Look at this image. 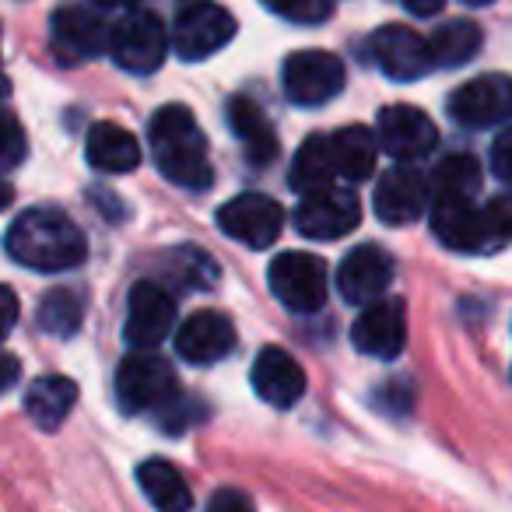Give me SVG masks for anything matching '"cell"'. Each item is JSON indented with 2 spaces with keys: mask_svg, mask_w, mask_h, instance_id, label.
Instances as JSON below:
<instances>
[{
  "mask_svg": "<svg viewBox=\"0 0 512 512\" xmlns=\"http://www.w3.org/2000/svg\"><path fill=\"white\" fill-rule=\"evenodd\" d=\"M4 249L15 264L29 267V271L60 274L85 260L88 242L60 207H29L11 221Z\"/></svg>",
  "mask_w": 512,
  "mask_h": 512,
  "instance_id": "cell-1",
  "label": "cell"
},
{
  "mask_svg": "<svg viewBox=\"0 0 512 512\" xmlns=\"http://www.w3.org/2000/svg\"><path fill=\"white\" fill-rule=\"evenodd\" d=\"M151 155L169 183L183 190H207L214 179L211 155H207V137L197 127L186 106H162L151 116L148 127Z\"/></svg>",
  "mask_w": 512,
  "mask_h": 512,
  "instance_id": "cell-2",
  "label": "cell"
},
{
  "mask_svg": "<svg viewBox=\"0 0 512 512\" xmlns=\"http://www.w3.org/2000/svg\"><path fill=\"white\" fill-rule=\"evenodd\" d=\"M267 281H271V292L288 313L295 316H313L323 309L330 292V274L327 264L313 253H299V249H288V253L274 256L271 271H267Z\"/></svg>",
  "mask_w": 512,
  "mask_h": 512,
  "instance_id": "cell-3",
  "label": "cell"
},
{
  "mask_svg": "<svg viewBox=\"0 0 512 512\" xmlns=\"http://www.w3.org/2000/svg\"><path fill=\"white\" fill-rule=\"evenodd\" d=\"M176 397H179L176 372L158 355L137 351V355L123 358L120 369H116V404H120L123 414L162 411Z\"/></svg>",
  "mask_w": 512,
  "mask_h": 512,
  "instance_id": "cell-4",
  "label": "cell"
},
{
  "mask_svg": "<svg viewBox=\"0 0 512 512\" xmlns=\"http://www.w3.org/2000/svg\"><path fill=\"white\" fill-rule=\"evenodd\" d=\"M169 32L162 18L151 11H130L120 25H113V60L130 74H155L169 53Z\"/></svg>",
  "mask_w": 512,
  "mask_h": 512,
  "instance_id": "cell-5",
  "label": "cell"
},
{
  "mask_svg": "<svg viewBox=\"0 0 512 512\" xmlns=\"http://www.w3.org/2000/svg\"><path fill=\"white\" fill-rule=\"evenodd\" d=\"M281 85L295 106H323L344 88V64L327 50L292 53L281 67Z\"/></svg>",
  "mask_w": 512,
  "mask_h": 512,
  "instance_id": "cell-6",
  "label": "cell"
},
{
  "mask_svg": "<svg viewBox=\"0 0 512 512\" xmlns=\"http://www.w3.org/2000/svg\"><path fill=\"white\" fill-rule=\"evenodd\" d=\"M232 36H235V18L221 4L197 0V4L179 11L176 25H172V50L183 60H207L221 46L232 43Z\"/></svg>",
  "mask_w": 512,
  "mask_h": 512,
  "instance_id": "cell-7",
  "label": "cell"
},
{
  "mask_svg": "<svg viewBox=\"0 0 512 512\" xmlns=\"http://www.w3.org/2000/svg\"><path fill=\"white\" fill-rule=\"evenodd\" d=\"M218 225L228 239L242 242L249 249H267L281 235L285 225V211L278 200L267 193H239L218 211Z\"/></svg>",
  "mask_w": 512,
  "mask_h": 512,
  "instance_id": "cell-8",
  "label": "cell"
},
{
  "mask_svg": "<svg viewBox=\"0 0 512 512\" xmlns=\"http://www.w3.org/2000/svg\"><path fill=\"white\" fill-rule=\"evenodd\" d=\"M358 221H362V204H358V197L348 190H337V186L306 193V197L299 200V207H295V228H299L306 239H316V242L341 239Z\"/></svg>",
  "mask_w": 512,
  "mask_h": 512,
  "instance_id": "cell-9",
  "label": "cell"
},
{
  "mask_svg": "<svg viewBox=\"0 0 512 512\" xmlns=\"http://www.w3.org/2000/svg\"><path fill=\"white\" fill-rule=\"evenodd\" d=\"M50 43H53V53H57L64 64H81V60H92L109 50L113 29H109L92 8L67 4V8H60L57 15H53Z\"/></svg>",
  "mask_w": 512,
  "mask_h": 512,
  "instance_id": "cell-10",
  "label": "cell"
},
{
  "mask_svg": "<svg viewBox=\"0 0 512 512\" xmlns=\"http://www.w3.org/2000/svg\"><path fill=\"white\" fill-rule=\"evenodd\" d=\"M172 323H176V299L151 281L134 285L127 299V323H123V337L130 341V348L155 351L169 337Z\"/></svg>",
  "mask_w": 512,
  "mask_h": 512,
  "instance_id": "cell-11",
  "label": "cell"
},
{
  "mask_svg": "<svg viewBox=\"0 0 512 512\" xmlns=\"http://www.w3.org/2000/svg\"><path fill=\"white\" fill-rule=\"evenodd\" d=\"M369 53L379 71L393 81H418L435 67L428 39L418 36L414 29H407V25H386V29H379L369 43Z\"/></svg>",
  "mask_w": 512,
  "mask_h": 512,
  "instance_id": "cell-12",
  "label": "cell"
},
{
  "mask_svg": "<svg viewBox=\"0 0 512 512\" xmlns=\"http://www.w3.org/2000/svg\"><path fill=\"white\" fill-rule=\"evenodd\" d=\"M449 116L463 127H495L512 116V81L505 74H484L449 95Z\"/></svg>",
  "mask_w": 512,
  "mask_h": 512,
  "instance_id": "cell-13",
  "label": "cell"
},
{
  "mask_svg": "<svg viewBox=\"0 0 512 512\" xmlns=\"http://www.w3.org/2000/svg\"><path fill=\"white\" fill-rule=\"evenodd\" d=\"M439 141L432 116L418 106H386L379 113V148L397 162H418Z\"/></svg>",
  "mask_w": 512,
  "mask_h": 512,
  "instance_id": "cell-14",
  "label": "cell"
},
{
  "mask_svg": "<svg viewBox=\"0 0 512 512\" xmlns=\"http://www.w3.org/2000/svg\"><path fill=\"white\" fill-rule=\"evenodd\" d=\"M393 281V260L379 246H355L337 267V292L351 306H372Z\"/></svg>",
  "mask_w": 512,
  "mask_h": 512,
  "instance_id": "cell-15",
  "label": "cell"
},
{
  "mask_svg": "<svg viewBox=\"0 0 512 512\" xmlns=\"http://www.w3.org/2000/svg\"><path fill=\"white\" fill-rule=\"evenodd\" d=\"M351 341H355V348L369 358H383V362L397 358L407 341L404 302L400 299L372 302V306L355 320V327H351Z\"/></svg>",
  "mask_w": 512,
  "mask_h": 512,
  "instance_id": "cell-16",
  "label": "cell"
},
{
  "mask_svg": "<svg viewBox=\"0 0 512 512\" xmlns=\"http://www.w3.org/2000/svg\"><path fill=\"white\" fill-rule=\"evenodd\" d=\"M432 232L442 246L456 249V253H481V249L495 246L488 218L481 207H474V200H435Z\"/></svg>",
  "mask_w": 512,
  "mask_h": 512,
  "instance_id": "cell-17",
  "label": "cell"
},
{
  "mask_svg": "<svg viewBox=\"0 0 512 512\" xmlns=\"http://www.w3.org/2000/svg\"><path fill=\"white\" fill-rule=\"evenodd\" d=\"M428 197H432L428 179L418 169L397 165L376 183V214L386 225H411L425 214Z\"/></svg>",
  "mask_w": 512,
  "mask_h": 512,
  "instance_id": "cell-18",
  "label": "cell"
},
{
  "mask_svg": "<svg viewBox=\"0 0 512 512\" xmlns=\"http://www.w3.org/2000/svg\"><path fill=\"white\" fill-rule=\"evenodd\" d=\"M232 348H235L232 320L221 313H211V309L193 313L176 334L179 358L190 365H214V362H221V358L232 355Z\"/></svg>",
  "mask_w": 512,
  "mask_h": 512,
  "instance_id": "cell-19",
  "label": "cell"
},
{
  "mask_svg": "<svg viewBox=\"0 0 512 512\" xmlns=\"http://www.w3.org/2000/svg\"><path fill=\"white\" fill-rule=\"evenodd\" d=\"M253 390L271 407H295L306 397V372L285 348H264L253 362Z\"/></svg>",
  "mask_w": 512,
  "mask_h": 512,
  "instance_id": "cell-20",
  "label": "cell"
},
{
  "mask_svg": "<svg viewBox=\"0 0 512 512\" xmlns=\"http://www.w3.org/2000/svg\"><path fill=\"white\" fill-rule=\"evenodd\" d=\"M228 127L242 141L253 165H271L278 158V134H274L271 120L253 99H246V95L228 99Z\"/></svg>",
  "mask_w": 512,
  "mask_h": 512,
  "instance_id": "cell-21",
  "label": "cell"
},
{
  "mask_svg": "<svg viewBox=\"0 0 512 512\" xmlns=\"http://www.w3.org/2000/svg\"><path fill=\"white\" fill-rule=\"evenodd\" d=\"M85 155L92 169L123 176V172H134L137 165H141V144H137V137L130 134V130H123L120 123H95V127L88 130Z\"/></svg>",
  "mask_w": 512,
  "mask_h": 512,
  "instance_id": "cell-22",
  "label": "cell"
},
{
  "mask_svg": "<svg viewBox=\"0 0 512 512\" xmlns=\"http://www.w3.org/2000/svg\"><path fill=\"white\" fill-rule=\"evenodd\" d=\"M74 404H78V386L67 376H39L25 390V411L46 432L64 425V418L74 411Z\"/></svg>",
  "mask_w": 512,
  "mask_h": 512,
  "instance_id": "cell-23",
  "label": "cell"
},
{
  "mask_svg": "<svg viewBox=\"0 0 512 512\" xmlns=\"http://www.w3.org/2000/svg\"><path fill=\"white\" fill-rule=\"evenodd\" d=\"M330 141V158H334L337 176L351 179V183H362L376 172V158H379V137L369 127H344L337 130Z\"/></svg>",
  "mask_w": 512,
  "mask_h": 512,
  "instance_id": "cell-24",
  "label": "cell"
},
{
  "mask_svg": "<svg viewBox=\"0 0 512 512\" xmlns=\"http://www.w3.org/2000/svg\"><path fill=\"white\" fill-rule=\"evenodd\" d=\"M137 484H141L144 498L155 505L158 512H190L193 495L186 488L183 474L165 460H144L137 467Z\"/></svg>",
  "mask_w": 512,
  "mask_h": 512,
  "instance_id": "cell-25",
  "label": "cell"
},
{
  "mask_svg": "<svg viewBox=\"0 0 512 512\" xmlns=\"http://www.w3.org/2000/svg\"><path fill=\"white\" fill-rule=\"evenodd\" d=\"M334 158H330V141L327 137H309L306 144L299 148V155H295L292 162V176H288V183H292L295 193H316V190H327V186H334Z\"/></svg>",
  "mask_w": 512,
  "mask_h": 512,
  "instance_id": "cell-26",
  "label": "cell"
},
{
  "mask_svg": "<svg viewBox=\"0 0 512 512\" xmlns=\"http://www.w3.org/2000/svg\"><path fill=\"white\" fill-rule=\"evenodd\" d=\"M432 200H470L481 190V165L470 155H449L435 165L428 179Z\"/></svg>",
  "mask_w": 512,
  "mask_h": 512,
  "instance_id": "cell-27",
  "label": "cell"
},
{
  "mask_svg": "<svg viewBox=\"0 0 512 512\" xmlns=\"http://www.w3.org/2000/svg\"><path fill=\"white\" fill-rule=\"evenodd\" d=\"M428 46H432L435 67H463L481 50V29H477L474 22L456 18V22H446L442 29H435Z\"/></svg>",
  "mask_w": 512,
  "mask_h": 512,
  "instance_id": "cell-28",
  "label": "cell"
},
{
  "mask_svg": "<svg viewBox=\"0 0 512 512\" xmlns=\"http://www.w3.org/2000/svg\"><path fill=\"white\" fill-rule=\"evenodd\" d=\"M39 327L53 337H71L81 327V299L71 288H53L43 302H39Z\"/></svg>",
  "mask_w": 512,
  "mask_h": 512,
  "instance_id": "cell-29",
  "label": "cell"
},
{
  "mask_svg": "<svg viewBox=\"0 0 512 512\" xmlns=\"http://www.w3.org/2000/svg\"><path fill=\"white\" fill-rule=\"evenodd\" d=\"M260 4L295 25H316L334 11V0H260Z\"/></svg>",
  "mask_w": 512,
  "mask_h": 512,
  "instance_id": "cell-30",
  "label": "cell"
},
{
  "mask_svg": "<svg viewBox=\"0 0 512 512\" xmlns=\"http://www.w3.org/2000/svg\"><path fill=\"white\" fill-rule=\"evenodd\" d=\"M25 158V134L15 123V116L0 113V176L18 169Z\"/></svg>",
  "mask_w": 512,
  "mask_h": 512,
  "instance_id": "cell-31",
  "label": "cell"
},
{
  "mask_svg": "<svg viewBox=\"0 0 512 512\" xmlns=\"http://www.w3.org/2000/svg\"><path fill=\"white\" fill-rule=\"evenodd\" d=\"M484 218H488V228L495 235V242L512 239V193H502L495 197L488 207H484Z\"/></svg>",
  "mask_w": 512,
  "mask_h": 512,
  "instance_id": "cell-32",
  "label": "cell"
},
{
  "mask_svg": "<svg viewBox=\"0 0 512 512\" xmlns=\"http://www.w3.org/2000/svg\"><path fill=\"white\" fill-rule=\"evenodd\" d=\"M491 169L502 183H512V130L498 134L495 144H491Z\"/></svg>",
  "mask_w": 512,
  "mask_h": 512,
  "instance_id": "cell-33",
  "label": "cell"
},
{
  "mask_svg": "<svg viewBox=\"0 0 512 512\" xmlns=\"http://www.w3.org/2000/svg\"><path fill=\"white\" fill-rule=\"evenodd\" d=\"M207 512H256V509L239 488H221V491H214V495H211Z\"/></svg>",
  "mask_w": 512,
  "mask_h": 512,
  "instance_id": "cell-34",
  "label": "cell"
},
{
  "mask_svg": "<svg viewBox=\"0 0 512 512\" xmlns=\"http://www.w3.org/2000/svg\"><path fill=\"white\" fill-rule=\"evenodd\" d=\"M18 313H22V306H18V295L11 292L8 285H0V341L15 330Z\"/></svg>",
  "mask_w": 512,
  "mask_h": 512,
  "instance_id": "cell-35",
  "label": "cell"
},
{
  "mask_svg": "<svg viewBox=\"0 0 512 512\" xmlns=\"http://www.w3.org/2000/svg\"><path fill=\"white\" fill-rule=\"evenodd\" d=\"M18 358L15 355H0V393L11 390V386L18 383Z\"/></svg>",
  "mask_w": 512,
  "mask_h": 512,
  "instance_id": "cell-36",
  "label": "cell"
},
{
  "mask_svg": "<svg viewBox=\"0 0 512 512\" xmlns=\"http://www.w3.org/2000/svg\"><path fill=\"white\" fill-rule=\"evenodd\" d=\"M442 4H446V0H404V8L411 11V15H418V18H432V15H439Z\"/></svg>",
  "mask_w": 512,
  "mask_h": 512,
  "instance_id": "cell-37",
  "label": "cell"
},
{
  "mask_svg": "<svg viewBox=\"0 0 512 512\" xmlns=\"http://www.w3.org/2000/svg\"><path fill=\"white\" fill-rule=\"evenodd\" d=\"M8 95H11V81H8V74L0 71V113H8V109H4V102H8Z\"/></svg>",
  "mask_w": 512,
  "mask_h": 512,
  "instance_id": "cell-38",
  "label": "cell"
},
{
  "mask_svg": "<svg viewBox=\"0 0 512 512\" xmlns=\"http://www.w3.org/2000/svg\"><path fill=\"white\" fill-rule=\"evenodd\" d=\"M99 8H137V0H92Z\"/></svg>",
  "mask_w": 512,
  "mask_h": 512,
  "instance_id": "cell-39",
  "label": "cell"
},
{
  "mask_svg": "<svg viewBox=\"0 0 512 512\" xmlns=\"http://www.w3.org/2000/svg\"><path fill=\"white\" fill-rule=\"evenodd\" d=\"M11 197H15V190H11L8 183H0V211H4V207L11 204Z\"/></svg>",
  "mask_w": 512,
  "mask_h": 512,
  "instance_id": "cell-40",
  "label": "cell"
},
{
  "mask_svg": "<svg viewBox=\"0 0 512 512\" xmlns=\"http://www.w3.org/2000/svg\"><path fill=\"white\" fill-rule=\"evenodd\" d=\"M463 4H470V8H484V4H495V0H463Z\"/></svg>",
  "mask_w": 512,
  "mask_h": 512,
  "instance_id": "cell-41",
  "label": "cell"
}]
</instances>
